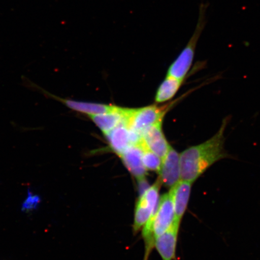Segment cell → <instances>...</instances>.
Here are the masks:
<instances>
[{
    "label": "cell",
    "instance_id": "6da1fadb",
    "mask_svg": "<svg viewBox=\"0 0 260 260\" xmlns=\"http://www.w3.org/2000/svg\"><path fill=\"white\" fill-rule=\"evenodd\" d=\"M230 118L229 116L222 120L218 131L212 137L180 154L181 180L193 183L211 166L231 157L225 149V132Z\"/></svg>",
    "mask_w": 260,
    "mask_h": 260
},
{
    "label": "cell",
    "instance_id": "7a4b0ae2",
    "mask_svg": "<svg viewBox=\"0 0 260 260\" xmlns=\"http://www.w3.org/2000/svg\"><path fill=\"white\" fill-rule=\"evenodd\" d=\"M175 221L173 201L170 191L162 195L155 212L143 227V237L146 246V256H148L154 246L155 240L170 229Z\"/></svg>",
    "mask_w": 260,
    "mask_h": 260
},
{
    "label": "cell",
    "instance_id": "3957f363",
    "mask_svg": "<svg viewBox=\"0 0 260 260\" xmlns=\"http://www.w3.org/2000/svg\"><path fill=\"white\" fill-rule=\"evenodd\" d=\"M207 8L208 5L206 3H203L200 5L198 22L193 34L186 46L169 68L168 76L184 80L190 71L194 59L198 42L207 24Z\"/></svg>",
    "mask_w": 260,
    "mask_h": 260
},
{
    "label": "cell",
    "instance_id": "277c9868",
    "mask_svg": "<svg viewBox=\"0 0 260 260\" xmlns=\"http://www.w3.org/2000/svg\"><path fill=\"white\" fill-rule=\"evenodd\" d=\"M170 107L169 105L161 107L149 106L139 109H129L125 122L132 131L142 137L143 133L146 129L162 122Z\"/></svg>",
    "mask_w": 260,
    "mask_h": 260
},
{
    "label": "cell",
    "instance_id": "5b68a950",
    "mask_svg": "<svg viewBox=\"0 0 260 260\" xmlns=\"http://www.w3.org/2000/svg\"><path fill=\"white\" fill-rule=\"evenodd\" d=\"M161 182L157 179L155 183L146 189L139 197L136 205L134 225L135 232H138L153 216L159 202V191Z\"/></svg>",
    "mask_w": 260,
    "mask_h": 260
},
{
    "label": "cell",
    "instance_id": "8992f818",
    "mask_svg": "<svg viewBox=\"0 0 260 260\" xmlns=\"http://www.w3.org/2000/svg\"><path fill=\"white\" fill-rule=\"evenodd\" d=\"M110 148L117 155L123 153L132 146L139 144L142 137L132 131L125 122L105 134Z\"/></svg>",
    "mask_w": 260,
    "mask_h": 260
},
{
    "label": "cell",
    "instance_id": "52a82bcc",
    "mask_svg": "<svg viewBox=\"0 0 260 260\" xmlns=\"http://www.w3.org/2000/svg\"><path fill=\"white\" fill-rule=\"evenodd\" d=\"M158 180L165 187L172 188L181 180L180 154L173 148L162 158Z\"/></svg>",
    "mask_w": 260,
    "mask_h": 260
},
{
    "label": "cell",
    "instance_id": "ba28073f",
    "mask_svg": "<svg viewBox=\"0 0 260 260\" xmlns=\"http://www.w3.org/2000/svg\"><path fill=\"white\" fill-rule=\"evenodd\" d=\"M162 122L157 123L146 129L143 133L141 141L146 148L154 152L162 160L171 146L162 132Z\"/></svg>",
    "mask_w": 260,
    "mask_h": 260
},
{
    "label": "cell",
    "instance_id": "9c48e42d",
    "mask_svg": "<svg viewBox=\"0 0 260 260\" xmlns=\"http://www.w3.org/2000/svg\"><path fill=\"white\" fill-rule=\"evenodd\" d=\"M180 223L175 222L155 240L154 246L162 260H174Z\"/></svg>",
    "mask_w": 260,
    "mask_h": 260
},
{
    "label": "cell",
    "instance_id": "30bf717a",
    "mask_svg": "<svg viewBox=\"0 0 260 260\" xmlns=\"http://www.w3.org/2000/svg\"><path fill=\"white\" fill-rule=\"evenodd\" d=\"M119 156L125 168L136 180L139 181L145 180L147 170L143 164L142 151L140 143L132 146Z\"/></svg>",
    "mask_w": 260,
    "mask_h": 260
},
{
    "label": "cell",
    "instance_id": "8fae6325",
    "mask_svg": "<svg viewBox=\"0 0 260 260\" xmlns=\"http://www.w3.org/2000/svg\"><path fill=\"white\" fill-rule=\"evenodd\" d=\"M192 184L190 182L180 180L170 188L174 207L175 222L180 223L186 213Z\"/></svg>",
    "mask_w": 260,
    "mask_h": 260
},
{
    "label": "cell",
    "instance_id": "7c38bea8",
    "mask_svg": "<svg viewBox=\"0 0 260 260\" xmlns=\"http://www.w3.org/2000/svg\"><path fill=\"white\" fill-rule=\"evenodd\" d=\"M128 110L129 109L119 107L116 111L89 117L105 135L121 123L125 122Z\"/></svg>",
    "mask_w": 260,
    "mask_h": 260
},
{
    "label": "cell",
    "instance_id": "4fadbf2b",
    "mask_svg": "<svg viewBox=\"0 0 260 260\" xmlns=\"http://www.w3.org/2000/svg\"><path fill=\"white\" fill-rule=\"evenodd\" d=\"M184 80L175 79L170 76H167L166 79L156 93L155 101L156 103H162L170 100L177 93L183 84Z\"/></svg>",
    "mask_w": 260,
    "mask_h": 260
},
{
    "label": "cell",
    "instance_id": "5bb4252c",
    "mask_svg": "<svg viewBox=\"0 0 260 260\" xmlns=\"http://www.w3.org/2000/svg\"><path fill=\"white\" fill-rule=\"evenodd\" d=\"M140 145L142 148L143 164L146 170L158 172L160 170L162 159L154 152L146 148L142 141L140 142Z\"/></svg>",
    "mask_w": 260,
    "mask_h": 260
},
{
    "label": "cell",
    "instance_id": "9a60e30c",
    "mask_svg": "<svg viewBox=\"0 0 260 260\" xmlns=\"http://www.w3.org/2000/svg\"><path fill=\"white\" fill-rule=\"evenodd\" d=\"M40 203V198L37 194L29 192L28 197L22 204V209L25 212H30L37 209Z\"/></svg>",
    "mask_w": 260,
    "mask_h": 260
}]
</instances>
